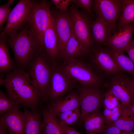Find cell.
<instances>
[{
  "mask_svg": "<svg viewBox=\"0 0 134 134\" xmlns=\"http://www.w3.org/2000/svg\"><path fill=\"white\" fill-rule=\"evenodd\" d=\"M0 85H4L10 98L35 111L42 96L36 88L29 73L21 69L8 72Z\"/></svg>",
  "mask_w": 134,
  "mask_h": 134,
  "instance_id": "cell-1",
  "label": "cell"
},
{
  "mask_svg": "<svg viewBox=\"0 0 134 134\" xmlns=\"http://www.w3.org/2000/svg\"><path fill=\"white\" fill-rule=\"evenodd\" d=\"M12 50L17 63L23 66H28L34 57L42 51L29 29L25 28L7 40Z\"/></svg>",
  "mask_w": 134,
  "mask_h": 134,
  "instance_id": "cell-2",
  "label": "cell"
},
{
  "mask_svg": "<svg viewBox=\"0 0 134 134\" xmlns=\"http://www.w3.org/2000/svg\"><path fill=\"white\" fill-rule=\"evenodd\" d=\"M51 5L45 0H35L28 18L30 31L41 51L44 49V34L53 18Z\"/></svg>",
  "mask_w": 134,
  "mask_h": 134,
  "instance_id": "cell-3",
  "label": "cell"
},
{
  "mask_svg": "<svg viewBox=\"0 0 134 134\" xmlns=\"http://www.w3.org/2000/svg\"><path fill=\"white\" fill-rule=\"evenodd\" d=\"M49 63L42 51L36 54L28 65L29 73L34 85L45 100L47 99L53 67Z\"/></svg>",
  "mask_w": 134,
  "mask_h": 134,
  "instance_id": "cell-4",
  "label": "cell"
},
{
  "mask_svg": "<svg viewBox=\"0 0 134 134\" xmlns=\"http://www.w3.org/2000/svg\"><path fill=\"white\" fill-rule=\"evenodd\" d=\"M70 8L72 30L85 54L93 44L91 32L93 21L87 13L81 12L74 6Z\"/></svg>",
  "mask_w": 134,
  "mask_h": 134,
  "instance_id": "cell-5",
  "label": "cell"
},
{
  "mask_svg": "<svg viewBox=\"0 0 134 134\" xmlns=\"http://www.w3.org/2000/svg\"><path fill=\"white\" fill-rule=\"evenodd\" d=\"M35 0H20L13 8L8 17L6 26L0 37L15 35L27 22Z\"/></svg>",
  "mask_w": 134,
  "mask_h": 134,
  "instance_id": "cell-6",
  "label": "cell"
},
{
  "mask_svg": "<svg viewBox=\"0 0 134 134\" xmlns=\"http://www.w3.org/2000/svg\"><path fill=\"white\" fill-rule=\"evenodd\" d=\"M75 81L63 67L53 66L47 98L55 101L60 99L73 88Z\"/></svg>",
  "mask_w": 134,
  "mask_h": 134,
  "instance_id": "cell-7",
  "label": "cell"
},
{
  "mask_svg": "<svg viewBox=\"0 0 134 134\" xmlns=\"http://www.w3.org/2000/svg\"><path fill=\"white\" fill-rule=\"evenodd\" d=\"M75 81L83 85L97 86L100 82L97 75L89 67L75 58L64 62L62 67Z\"/></svg>",
  "mask_w": 134,
  "mask_h": 134,
  "instance_id": "cell-8",
  "label": "cell"
},
{
  "mask_svg": "<svg viewBox=\"0 0 134 134\" xmlns=\"http://www.w3.org/2000/svg\"><path fill=\"white\" fill-rule=\"evenodd\" d=\"M92 10L107 24L114 33L121 11L122 0H94Z\"/></svg>",
  "mask_w": 134,
  "mask_h": 134,
  "instance_id": "cell-9",
  "label": "cell"
},
{
  "mask_svg": "<svg viewBox=\"0 0 134 134\" xmlns=\"http://www.w3.org/2000/svg\"><path fill=\"white\" fill-rule=\"evenodd\" d=\"M79 95L81 106V122L88 114L99 109L103 95L97 86L85 85L79 88Z\"/></svg>",
  "mask_w": 134,
  "mask_h": 134,
  "instance_id": "cell-10",
  "label": "cell"
},
{
  "mask_svg": "<svg viewBox=\"0 0 134 134\" xmlns=\"http://www.w3.org/2000/svg\"><path fill=\"white\" fill-rule=\"evenodd\" d=\"M53 22L57 39L58 56L64 50L71 35L72 24L70 14L60 11L53 16Z\"/></svg>",
  "mask_w": 134,
  "mask_h": 134,
  "instance_id": "cell-11",
  "label": "cell"
},
{
  "mask_svg": "<svg viewBox=\"0 0 134 134\" xmlns=\"http://www.w3.org/2000/svg\"><path fill=\"white\" fill-rule=\"evenodd\" d=\"M128 77L123 75H117L104 85L108 90L121 101V104L127 107L134 103V96L127 86Z\"/></svg>",
  "mask_w": 134,
  "mask_h": 134,
  "instance_id": "cell-12",
  "label": "cell"
},
{
  "mask_svg": "<svg viewBox=\"0 0 134 134\" xmlns=\"http://www.w3.org/2000/svg\"><path fill=\"white\" fill-rule=\"evenodd\" d=\"M25 122L24 112L20 111L17 107L2 115L0 119V126L5 128L9 134H25Z\"/></svg>",
  "mask_w": 134,
  "mask_h": 134,
  "instance_id": "cell-13",
  "label": "cell"
},
{
  "mask_svg": "<svg viewBox=\"0 0 134 134\" xmlns=\"http://www.w3.org/2000/svg\"><path fill=\"white\" fill-rule=\"evenodd\" d=\"M134 33L133 22L118 29L104 45L114 50L124 51Z\"/></svg>",
  "mask_w": 134,
  "mask_h": 134,
  "instance_id": "cell-14",
  "label": "cell"
},
{
  "mask_svg": "<svg viewBox=\"0 0 134 134\" xmlns=\"http://www.w3.org/2000/svg\"><path fill=\"white\" fill-rule=\"evenodd\" d=\"M91 32L93 43L99 45H104L114 33L107 24L98 16H96L95 20L92 22Z\"/></svg>",
  "mask_w": 134,
  "mask_h": 134,
  "instance_id": "cell-15",
  "label": "cell"
},
{
  "mask_svg": "<svg viewBox=\"0 0 134 134\" xmlns=\"http://www.w3.org/2000/svg\"><path fill=\"white\" fill-rule=\"evenodd\" d=\"M80 105L79 95L71 92L54 101L48 109L55 115L79 108Z\"/></svg>",
  "mask_w": 134,
  "mask_h": 134,
  "instance_id": "cell-16",
  "label": "cell"
},
{
  "mask_svg": "<svg viewBox=\"0 0 134 134\" xmlns=\"http://www.w3.org/2000/svg\"><path fill=\"white\" fill-rule=\"evenodd\" d=\"M94 61L100 69L108 74L119 73L122 70L118 67L107 49L100 48L95 52Z\"/></svg>",
  "mask_w": 134,
  "mask_h": 134,
  "instance_id": "cell-17",
  "label": "cell"
},
{
  "mask_svg": "<svg viewBox=\"0 0 134 134\" xmlns=\"http://www.w3.org/2000/svg\"><path fill=\"white\" fill-rule=\"evenodd\" d=\"M44 49L50 59L54 62L58 56L57 39L55 31L53 18L44 34Z\"/></svg>",
  "mask_w": 134,
  "mask_h": 134,
  "instance_id": "cell-18",
  "label": "cell"
},
{
  "mask_svg": "<svg viewBox=\"0 0 134 134\" xmlns=\"http://www.w3.org/2000/svg\"><path fill=\"white\" fill-rule=\"evenodd\" d=\"M86 133H101L105 128V121L99 109L90 113L83 119Z\"/></svg>",
  "mask_w": 134,
  "mask_h": 134,
  "instance_id": "cell-19",
  "label": "cell"
},
{
  "mask_svg": "<svg viewBox=\"0 0 134 134\" xmlns=\"http://www.w3.org/2000/svg\"><path fill=\"white\" fill-rule=\"evenodd\" d=\"M26 116L25 134H41L43 129V123L40 115L34 111L25 108Z\"/></svg>",
  "mask_w": 134,
  "mask_h": 134,
  "instance_id": "cell-20",
  "label": "cell"
},
{
  "mask_svg": "<svg viewBox=\"0 0 134 134\" xmlns=\"http://www.w3.org/2000/svg\"><path fill=\"white\" fill-rule=\"evenodd\" d=\"M85 54L72 29L70 37L59 56L65 62L81 56Z\"/></svg>",
  "mask_w": 134,
  "mask_h": 134,
  "instance_id": "cell-21",
  "label": "cell"
},
{
  "mask_svg": "<svg viewBox=\"0 0 134 134\" xmlns=\"http://www.w3.org/2000/svg\"><path fill=\"white\" fill-rule=\"evenodd\" d=\"M43 134H64L56 116L48 109L43 112Z\"/></svg>",
  "mask_w": 134,
  "mask_h": 134,
  "instance_id": "cell-22",
  "label": "cell"
},
{
  "mask_svg": "<svg viewBox=\"0 0 134 134\" xmlns=\"http://www.w3.org/2000/svg\"><path fill=\"white\" fill-rule=\"evenodd\" d=\"M6 36H5L0 37V73L10 71L13 70L14 67V62L9 54Z\"/></svg>",
  "mask_w": 134,
  "mask_h": 134,
  "instance_id": "cell-23",
  "label": "cell"
},
{
  "mask_svg": "<svg viewBox=\"0 0 134 134\" xmlns=\"http://www.w3.org/2000/svg\"><path fill=\"white\" fill-rule=\"evenodd\" d=\"M107 50L118 67L134 76V64L130 59L124 53V51L109 48Z\"/></svg>",
  "mask_w": 134,
  "mask_h": 134,
  "instance_id": "cell-24",
  "label": "cell"
},
{
  "mask_svg": "<svg viewBox=\"0 0 134 134\" xmlns=\"http://www.w3.org/2000/svg\"><path fill=\"white\" fill-rule=\"evenodd\" d=\"M134 21V0H122L121 11L117 28H120Z\"/></svg>",
  "mask_w": 134,
  "mask_h": 134,
  "instance_id": "cell-25",
  "label": "cell"
},
{
  "mask_svg": "<svg viewBox=\"0 0 134 134\" xmlns=\"http://www.w3.org/2000/svg\"><path fill=\"white\" fill-rule=\"evenodd\" d=\"M113 124L123 131H134V116L128 107L124 106L121 116Z\"/></svg>",
  "mask_w": 134,
  "mask_h": 134,
  "instance_id": "cell-26",
  "label": "cell"
},
{
  "mask_svg": "<svg viewBox=\"0 0 134 134\" xmlns=\"http://www.w3.org/2000/svg\"><path fill=\"white\" fill-rule=\"evenodd\" d=\"M124 108V106L121 103L120 105L112 109L104 108L102 115L106 125L113 124L119 118Z\"/></svg>",
  "mask_w": 134,
  "mask_h": 134,
  "instance_id": "cell-27",
  "label": "cell"
},
{
  "mask_svg": "<svg viewBox=\"0 0 134 134\" xmlns=\"http://www.w3.org/2000/svg\"><path fill=\"white\" fill-rule=\"evenodd\" d=\"M19 104L16 101L8 98L1 91H0V113L3 115L8 111L18 107Z\"/></svg>",
  "mask_w": 134,
  "mask_h": 134,
  "instance_id": "cell-28",
  "label": "cell"
},
{
  "mask_svg": "<svg viewBox=\"0 0 134 134\" xmlns=\"http://www.w3.org/2000/svg\"><path fill=\"white\" fill-rule=\"evenodd\" d=\"M102 101L104 108L110 109L121 104L119 100L109 90L103 95Z\"/></svg>",
  "mask_w": 134,
  "mask_h": 134,
  "instance_id": "cell-29",
  "label": "cell"
},
{
  "mask_svg": "<svg viewBox=\"0 0 134 134\" xmlns=\"http://www.w3.org/2000/svg\"><path fill=\"white\" fill-rule=\"evenodd\" d=\"M14 0H9L5 4L0 6V27L1 29L5 22H7L12 10L10 8Z\"/></svg>",
  "mask_w": 134,
  "mask_h": 134,
  "instance_id": "cell-30",
  "label": "cell"
},
{
  "mask_svg": "<svg viewBox=\"0 0 134 134\" xmlns=\"http://www.w3.org/2000/svg\"><path fill=\"white\" fill-rule=\"evenodd\" d=\"M70 1L84 10L91 18H92L94 17L92 9V8H93L94 6V0H72Z\"/></svg>",
  "mask_w": 134,
  "mask_h": 134,
  "instance_id": "cell-31",
  "label": "cell"
},
{
  "mask_svg": "<svg viewBox=\"0 0 134 134\" xmlns=\"http://www.w3.org/2000/svg\"><path fill=\"white\" fill-rule=\"evenodd\" d=\"M80 116L81 112L78 108L76 109L73 113L65 120L59 122L60 125L69 126L75 124L80 118Z\"/></svg>",
  "mask_w": 134,
  "mask_h": 134,
  "instance_id": "cell-32",
  "label": "cell"
},
{
  "mask_svg": "<svg viewBox=\"0 0 134 134\" xmlns=\"http://www.w3.org/2000/svg\"><path fill=\"white\" fill-rule=\"evenodd\" d=\"M131 132L123 131L113 124L106 125L102 134H129Z\"/></svg>",
  "mask_w": 134,
  "mask_h": 134,
  "instance_id": "cell-33",
  "label": "cell"
},
{
  "mask_svg": "<svg viewBox=\"0 0 134 134\" xmlns=\"http://www.w3.org/2000/svg\"><path fill=\"white\" fill-rule=\"evenodd\" d=\"M70 0H51L56 8L62 12H66Z\"/></svg>",
  "mask_w": 134,
  "mask_h": 134,
  "instance_id": "cell-34",
  "label": "cell"
},
{
  "mask_svg": "<svg viewBox=\"0 0 134 134\" xmlns=\"http://www.w3.org/2000/svg\"><path fill=\"white\" fill-rule=\"evenodd\" d=\"M124 51L127 53L129 58L134 64V39L131 40L125 49Z\"/></svg>",
  "mask_w": 134,
  "mask_h": 134,
  "instance_id": "cell-35",
  "label": "cell"
},
{
  "mask_svg": "<svg viewBox=\"0 0 134 134\" xmlns=\"http://www.w3.org/2000/svg\"><path fill=\"white\" fill-rule=\"evenodd\" d=\"M64 134H81L73 128L67 125L61 126Z\"/></svg>",
  "mask_w": 134,
  "mask_h": 134,
  "instance_id": "cell-36",
  "label": "cell"
},
{
  "mask_svg": "<svg viewBox=\"0 0 134 134\" xmlns=\"http://www.w3.org/2000/svg\"><path fill=\"white\" fill-rule=\"evenodd\" d=\"M127 84L129 89L134 96V78L128 77Z\"/></svg>",
  "mask_w": 134,
  "mask_h": 134,
  "instance_id": "cell-37",
  "label": "cell"
},
{
  "mask_svg": "<svg viewBox=\"0 0 134 134\" xmlns=\"http://www.w3.org/2000/svg\"><path fill=\"white\" fill-rule=\"evenodd\" d=\"M0 134H9L5 128L0 126Z\"/></svg>",
  "mask_w": 134,
  "mask_h": 134,
  "instance_id": "cell-38",
  "label": "cell"
},
{
  "mask_svg": "<svg viewBox=\"0 0 134 134\" xmlns=\"http://www.w3.org/2000/svg\"><path fill=\"white\" fill-rule=\"evenodd\" d=\"M128 107L130 111L134 116V103Z\"/></svg>",
  "mask_w": 134,
  "mask_h": 134,
  "instance_id": "cell-39",
  "label": "cell"
},
{
  "mask_svg": "<svg viewBox=\"0 0 134 134\" xmlns=\"http://www.w3.org/2000/svg\"><path fill=\"white\" fill-rule=\"evenodd\" d=\"M129 134H134V131L131 132Z\"/></svg>",
  "mask_w": 134,
  "mask_h": 134,
  "instance_id": "cell-40",
  "label": "cell"
},
{
  "mask_svg": "<svg viewBox=\"0 0 134 134\" xmlns=\"http://www.w3.org/2000/svg\"><path fill=\"white\" fill-rule=\"evenodd\" d=\"M87 134H98L93 133H87Z\"/></svg>",
  "mask_w": 134,
  "mask_h": 134,
  "instance_id": "cell-41",
  "label": "cell"
},
{
  "mask_svg": "<svg viewBox=\"0 0 134 134\" xmlns=\"http://www.w3.org/2000/svg\"><path fill=\"white\" fill-rule=\"evenodd\" d=\"M133 23H134V21L133 22Z\"/></svg>",
  "mask_w": 134,
  "mask_h": 134,
  "instance_id": "cell-42",
  "label": "cell"
}]
</instances>
